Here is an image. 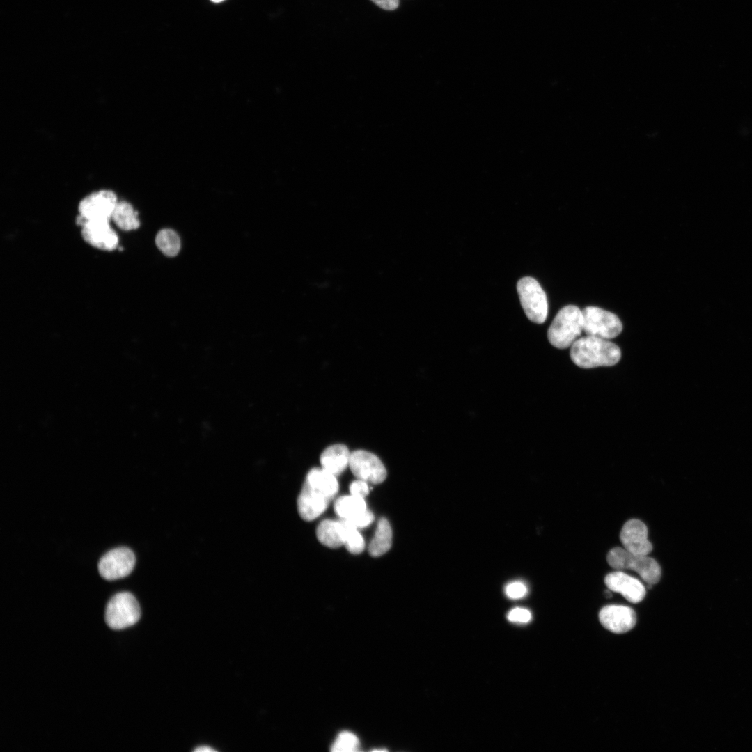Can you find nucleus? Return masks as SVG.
<instances>
[{
	"mask_svg": "<svg viewBox=\"0 0 752 752\" xmlns=\"http://www.w3.org/2000/svg\"><path fill=\"white\" fill-rule=\"evenodd\" d=\"M570 357L574 364L583 368L611 366L620 361L621 351L606 339L587 335L571 345Z\"/></svg>",
	"mask_w": 752,
	"mask_h": 752,
	"instance_id": "f257e3e1",
	"label": "nucleus"
},
{
	"mask_svg": "<svg viewBox=\"0 0 752 752\" xmlns=\"http://www.w3.org/2000/svg\"><path fill=\"white\" fill-rule=\"evenodd\" d=\"M583 331L582 311L577 306L567 305L555 316L548 329L547 338L554 347L565 349L571 346Z\"/></svg>",
	"mask_w": 752,
	"mask_h": 752,
	"instance_id": "f03ea898",
	"label": "nucleus"
},
{
	"mask_svg": "<svg viewBox=\"0 0 752 752\" xmlns=\"http://www.w3.org/2000/svg\"><path fill=\"white\" fill-rule=\"evenodd\" d=\"M606 560L613 568L635 571L650 585L657 583L661 579L660 565L648 555L636 554L624 548L615 547L609 551Z\"/></svg>",
	"mask_w": 752,
	"mask_h": 752,
	"instance_id": "7ed1b4c3",
	"label": "nucleus"
},
{
	"mask_svg": "<svg viewBox=\"0 0 752 752\" xmlns=\"http://www.w3.org/2000/svg\"><path fill=\"white\" fill-rule=\"evenodd\" d=\"M517 290L527 318L533 322L543 323L548 314V303L538 281L530 276L523 277L517 282Z\"/></svg>",
	"mask_w": 752,
	"mask_h": 752,
	"instance_id": "20e7f679",
	"label": "nucleus"
},
{
	"mask_svg": "<svg viewBox=\"0 0 752 752\" xmlns=\"http://www.w3.org/2000/svg\"><path fill=\"white\" fill-rule=\"evenodd\" d=\"M141 616L139 604L128 592L116 594L109 601L105 611V621L113 629H123L136 623Z\"/></svg>",
	"mask_w": 752,
	"mask_h": 752,
	"instance_id": "39448f33",
	"label": "nucleus"
},
{
	"mask_svg": "<svg viewBox=\"0 0 752 752\" xmlns=\"http://www.w3.org/2000/svg\"><path fill=\"white\" fill-rule=\"evenodd\" d=\"M583 331L588 336L604 339L618 336L622 330L619 318L614 313L597 306H588L582 310Z\"/></svg>",
	"mask_w": 752,
	"mask_h": 752,
	"instance_id": "423d86ee",
	"label": "nucleus"
},
{
	"mask_svg": "<svg viewBox=\"0 0 752 752\" xmlns=\"http://www.w3.org/2000/svg\"><path fill=\"white\" fill-rule=\"evenodd\" d=\"M118 201L116 194L110 189H100L89 194L79 203L77 223L82 221H111Z\"/></svg>",
	"mask_w": 752,
	"mask_h": 752,
	"instance_id": "0eeeda50",
	"label": "nucleus"
},
{
	"mask_svg": "<svg viewBox=\"0 0 752 752\" xmlns=\"http://www.w3.org/2000/svg\"><path fill=\"white\" fill-rule=\"evenodd\" d=\"M136 559L133 551L127 547H118L105 554L98 563L102 577L112 581L129 575L134 569Z\"/></svg>",
	"mask_w": 752,
	"mask_h": 752,
	"instance_id": "6e6552de",
	"label": "nucleus"
},
{
	"mask_svg": "<svg viewBox=\"0 0 752 752\" xmlns=\"http://www.w3.org/2000/svg\"><path fill=\"white\" fill-rule=\"evenodd\" d=\"M349 466L358 479L367 483L379 484L386 478V470L382 461L366 451L357 450L351 453Z\"/></svg>",
	"mask_w": 752,
	"mask_h": 752,
	"instance_id": "1a4fd4ad",
	"label": "nucleus"
},
{
	"mask_svg": "<svg viewBox=\"0 0 752 752\" xmlns=\"http://www.w3.org/2000/svg\"><path fill=\"white\" fill-rule=\"evenodd\" d=\"M111 221H82L83 239L92 246L103 251H112L118 244V237L110 226Z\"/></svg>",
	"mask_w": 752,
	"mask_h": 752,
	"instance_id": "9d476101",
	"label": "nucleus"
},
{
	"mask_svg": "<svg viewBox=\"0 0 752 752\" xmlns=\"http://www.w3.org/2000/svg\"><path fill=\"white\" fill-rule=\"evenodd\" d=\"M332 499L322 491L304 481L297 499V510L300 517L312 521L322 515Z\"/></svg>",
	"mask_w": 752,
	"mask_h": 752,
	"instance_id": "9b49d317",
	"label": "nucleus"
},
{
	"mask_svg": "<svg viewBox=\"0 0 752 752\" xmlns=\"http://www.w3.org/2000/svg\"><path fill=\"white\" fill-rule=\"evenodd\" d=\"M648 528L641 520L632 519L626 522L620 533V540L624 549L639 555H648L652 545L648 538Z\"/></svg>",
	"mask_w": 752,
	"mask_h": 752,
	"instance_id": "f8f14e48",
	"label": "nucleus"
},
{
	"mask_svg": "<svg viewBox=\"0 0 752 752\" xmlns=\"http://www.w3.org/2000/svg\"><path fill=\"white\" fill-rule=\"evenodd\" d=\"M602 625L616 634L631 630L636 623L635 611L626 606L611 604L604 606L599 613Z\"/></svg>",
	"mask_w": 752,
	"mask_h": 752,
	"instance_id": "ddd939ff",
	"label": "nucleus"
},
{
	"mask_svg": "<svg viewBox=\"0 0 752 752\" xmlns=\"http://www.w3.org/2000/svg\"><path fill=\"white\" fill-rule=\"evenodd\" d=\"M604 583L609 590L621 594L632 603L641 602L646 593L645 588L641 581L621 571L608 574L604 578Z\"/></svg>",
	"mask_w": 752,
	"mask_h": 752,
	"instance_id": "4468645a",
	"label": "nucleus"
},
{
	"mask_svg": "<svg viewBox=\"0 0 752 752\" xmlns=\"http://www.w3.org/2000/svg\"><path fill=\"white\" fill-rule=\"evenodd\" d=\"M350 457L349 450L344 444L330 446L321 454L322 468L337 476L349 465Z\"/></svg>",
	"mask_w": 752,
	"mask_h": 752,
	"instance_id": "2eb2a0df",
	"label": "nucleus"
},
{
	"mask_svg": "<svg viewBox=\"0 0 752 752\" xmlns=\"http://www.w3.org/2000/svg\"><path fill=\"white\" fill-rule=\"evenodd\" d=\"M316 535L324 546L338 548L344 545V530L341 519L338 521L324 519L317 527Z\"/></svg>",
	"mask_w": 752,
	"mask_h": 752,
	"instance_id": "dca6fc26",
	"label": "nucleus"
},
{
	"mask_svg": "<svg viewBox=\"0 0 752 752\" xmlns=\"http://www.w3.org/2000/svg\"><path fill=\"white\" fill-rule=\"evenodd\" d=\"M392 545V529L389 521L381 518L377 524L375 535L368 546L371 556L378 557L386 553Z\"/></svg>",
	"mask_w": 752,
	"mask_h": 752,
	"instance_id": "f3484780",
	"label": "nucleus"
},
{
	"mask_svg": "<svg viewBox=\"0 0 752 752\" xmlns=\"http://www.w3.org/2000/svg\"><path fill=\"white\" fill-rule=\"evenodd\" d=\"M111 221L125 231L135 230L140 226L137 212L130 203L125 201H118L113 210Z\"/></svg>",
	"mask_w": 752,
	"mask_h": 752,
	"instance_id": "a211bd4d",
	"label": "nucleus"
},
{
	"mask_svg": "<svg viewBox=\"0 0 752 752\" xmlns=\"http://www.w3.org/2000/svg\"><path fill=\"white\" fill-rule=\"evenodd\" d=\"M334 508L340 519L347 520L359 516L367 509L364 498L352 494L338 498L334 503Z\"/></svg>",
	"mask_w": 752,
	"mask_h": 752,
	"instance_id": "6ab92c4d",
	"label": "nucleus"
},
{
	"mask_svg": "<svg viewBox=\"0 0 752 752\" xmlns=\"http://www.w3.org/2000/svg\"><path fill=\"white\" fill-rule=\"evenodd\" d=\"M305 481L322 491L333 499L338 491L336 476L324 469H312L307 474Z\"/></svg>",
	"mask_w": 752,
	"mask_h": 752,
	"instance_id": "aec40b11",
	"label": "nucleus"
},
{
	"mask_svg": "<svg viewBox=\"0 0 752 752\" xmlns=\"http://www.w3.org/2000/svg\"><path fill=\"white\" fill-rule=\"evenodd\" d=\"M155 243L158 249L167 256H176L180 249L179 236L169 228L162 229L157 233Z\"/></svg>",
	"mask_w": 752,
	"mask_h": 752,
	"instance_id": "412c9836",
	"label": "nucleus"
},
{
	"mask_svg": "<svg viewBox=\"0 0 752 752\" xmlns=\"http://www.w3.org/2000/svg\"><path fill=\"white\" fill-rule=\"evenodd\" d=\"M344 530V545L352 554L361 553L365 548V542L358 531L357 528L347 519H341Z\"/></svg>",
	"mask_w": 752,
	"mask_h": 752,
	"instance_id": "4be33fe9",
	"label": "nucleus"
},
{
	"mask_svg": "<svg viewBox=\"0 0 752 752\" xmlns=\"http://www.w3.org/2000/svg\"><path fill=\"white\" fill-rule=\"evenodd\" d=\"M359 747V741L355 735L348 731L341 732L331 746V751L335 752L355 751Z\"/></svg>",
	"mask_w": 752,
	"mask_h": 752,
	"instance_id": "5701e85b",
	"label": "nucleus"
},
{
	"mask_svg": "<svg viewBox=\"0 0 752 752\" xmlns=\"http://www.w3.org/2000/svg\"><path fill=\"white\" fill-rule=\"evenodd\" d=\"M528 592L526 586L521 581H513L505 587L506 595L511 599L517 600L524 597Z\"/></svg>",
	"mask_w": 752,
	"mask_h": 752,
	"instance_id": "b1692460",
	"label": "nucleus"
},
{
	"mask_svg": "<svg viewBox=\"0 0 752 752\" xmlns=\"http://www.w3.org/2000/svg\"><path fill=\"white\" fill-rule=\"evenodd\" d=\"M507 617L512 622L527 623L531 620L532 616L529 610L517 607L510 611Z\"/></svg>",
	"mask_w": 752,
	"mask_h": 752,
	"instance_id": "393cba45",
	"label": "nucleus"
},
{
	"mask_svg": "<svg viewBox=\"0 0 752 752\" xmlns=\"http://www.w3.org/2000/svg\"><path fill=\"white\" fill-rule=\"evenodd\" d=\"M350 494L364 498L369 493V487L366 481L358 479L350 485Z\"/></svg>",
	"mask_w": 752,
	"mask_h": 752,
	"instance_id": "a878e982",
	"label": "nucleus"
},
{
	"mask_svg": "<svg viewBox=\"0 0 752 752\" xmlns=\"http://www.w3.org/2000/svg\"><path fill=\"white\" fill-rule=\"evenodd\" d=\"M374 520V515L373 512L368 510L361 514L359 516L349 520L357 528H362L369 526Z\"/></svg>",
	"mask_w": 752,
	"mask_h": 752,
	"instance_id": "bb28decb",
	"label": "nucleus"
},
{
	"mask_svg": "<svg viewBox=\"0 0 752 752\" xmlns=\"http://www.w3.org/2000/svg\"><path fill=\"white\" fill-rule=\"evenodd\" d=\"M379 8L386 10H393L399 6V0H370Z\"/></svg>",
	"mask_w": 752,
	"mask_h": 752,
	"instance_id": "cd10ccee",
	"label": "nucleus"
},
{
	"mask_svg": "<svg viewBox=\"0 0 752 752\" xmlns=\"http://www.w3.org/2000/svg\"><path fill=\"white\" fill-rule=\"evenodd\" d=\"M194 751H196V752H214V751H216V750L211 748L209 746H198L196 749H195Z\"/></svg>",
	"mask_w": 752,
	"mask_h": 752,
	"instance_id": "c85d7f7f",
	"label": "nucleus"
},
{
	"mask_svg": "<svg viewBox=\"0 0 752 752\" xmlns=\"http://www.w3.org/2000/svg\"><path fill=\"white\" fill-rule=\"evenodd\" d=\"M212 1H214V2H219V1H223V0H212Z\"/></svg>",
	"mask_w": 752,
	"mask_h": 752,
	"instance_id": "c756f323",
	"label": "nucleus"
}]
</instances>
